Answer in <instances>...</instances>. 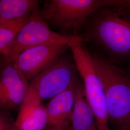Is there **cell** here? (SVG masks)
Returning <instances> with one entry per match:
<instances>
[{
	"mask_svg": "<svg viewBox=\"0 0 130 130\" xmlns=\"http://www.w3.org/2000/svg\"><path fill=\"white\" fill-rule=\"evenodd\" d=\"M69 47L49 44L28 49L8 61L13 62L27 80L62 56Z\"/></svg>",
	"mask_w": 130,
	"mask_h": 130,
	"instance_id": "obj_6",
	"label": "cell"
},
{
	"mask_svg": "<svg viewBox=\"0 0 130 130\" xmlns=\"http://www.w3.org/2000/svg\"><path fill=\"white\" fill-rule=\"evenodd\" d=\"M73 65L61 56L36 75L29 84L26 99L36 104L52 99L68 88L75 79Z\"/></svg>",
	"mask_w": 130,
	"mask_h": 130,
	"instance_id": "obj_5",
	"label": "cell"
},
{
	"mask_svg": "<svg viewBox=\"0 0 130 130\" xmlns=\"http://www.w3.org/2000/svg\"><path fill=\"white\" fill-rule=\"evenodd\" d=\"M35 0H0V22L27 18L38 10Z\"/></svg>",
	"mask_w": 130,
	"mask_h": 130,
	"instance_id": "obj_10",
	"label": "cell"
},
{
	"mask_svg": "<svg viewBox=\"0 0 130 130\" xmlns=\"http://www.w3.org/2000/svg\"><path fill=\"white\" fill-rule=\"evenodd\" d=\"M17 129H18V128H17ZM18 130H19V129H18Z\"/></svg>",
	"mask_w": 130,
	"mask_h": 130,
	"instance_id": "obj_20",
	"label": "cell"
},
{
	"mask_svg": "<svg viewBox=\"0 0 130 130\" xmlns=\"http://www.w3.org/2000/svg\"><path fill=\"white\" fill-rule=\"evenodd\" d=\"M89 130H98L95 123V124H94V125H93Z\"/></svg>",
	"mask_w": 130,
	"mask_h": 130,
	"instance_id": "obj_17",
	"label": "cell"
},
{
	"mask_svg": "<svg viewBox=\"0 0 130 130\" xmlns=\"http://www.w3.org/2000/svg\"><path fill=\"white\" fill-rule=\"evenodd\" d=\"M29 84L24 78L14 87L0 93V109L9 111L22 105L28 94Z\"/></svg>",
	"mask_w": 130,
	"mask_h": 130,
	"instance_id": "obj_11",
	"label": "cell"
},
{
	"mask_svg": "<svg viewBox=\"0 0 130 130\" xmlns=\"http://www.w3.org/2000/svg\"><path fill=\"white\" fill-rule=\"evenodd\" d=\"M2 61L0 60V70L2 69V67H3V66H2Z\"/></svg>",
	"mask_w": 130,
	"mask_h": 130,
	"instance_id": "obj_18",
	"label": "cell"
},
{
	"mask_svg": "<svg viewBox=\"0 0 130 130\" xmlns=\"http://www.w3.org/2000/svg\"><path fill=\"white\" fill-rule=\"evenodd\" d=\"M47 122L46 107L25 99L14 124L19 130H44L46 128Z\"/></svg>",
	"mask_w": 130,
	"mask_h": 130,
	"instance_id": "obj_8",
	"label": "cell"
},
{
	"mask_svg": "<svg viewBox=\"0 0 130 130\" xmlns=\"http://www.w3.org/2000/svg\"><path fill=\"white\" fill-rule=\"evenodd\" d=\"M81 37L79 35L63 36L55 32L49 28L42 19L39 11L33 13L24 25L14 41L2 55L8 61L28 49L49 44H70Z\"/></svg>",
	"mask_w": 130,
	"mask_h": 130,
	"instance_id": "obj_4",
	"label": "cell"
},
{
	"mask_svg": "<svg viewBox=\"0 0 130 130\" xmlns=\"http://www.w3.org/2000/svg\"><path fill=\"white\" fill-rule=\"evenodd\" d=\"M92 58L102 84L109 120L121 128L130 117V79L107 59L99 56Z\"/></svg>",
	"mask_w": 130,
	"mask_h": 130,
	"instance_id": "obj_2",
	"label": "cell"
},
{
	"mask_svg": "<svg viewBox=\"0 0 130 130\" xmlns=\"http://www.w3.org/2000/svg\"><path fill=\"white\" fill-rule=\"evenodd\" d=\"M8 130H18L17 128L14 124V121H11Z\"/></svg>",
	"mask_w": 130,
	"mask_h": 130,
	"instance_id": "obj_15",
	"label": "cell"
},
{
	"mask_svg": "<svg viewBox=\"0 0 130 130\" xmlns=\"http://www.w3.org/2000/svg\"><path fill=\"white\" fill-rule=\"evenodd\" d=\"M127 128H130V117L129 119H128V120L126 122L125 124L123 126H122L121 128H120V129L121 130L123 129Z\"/></svg>",
	"mask_w": 130,
	"mask_h": 130,
	"instance_id": "obj_16",
	"label": "cell"
},
{
	"mask_svg": "<svg viewBox=\"0 0 130 130\" xmlns=\"http://www.w3.org/2000/svg\"><path fill=\"white\" fill-rule=\"evenodd\" d=\"M30 15L18 20L0 22V54L14 41Z\"/></svg>",
	"mask_w": 130,
	"mask_h": 130,
	"instance_id": "obj_12",
	"label": "cell"
},
{
	"mask_svg": "<svg viewBox=\"0 0 130 130\" xmlns=\"http://www.w3.org/2000/svg\"><path fill=\"white\" fill-rule=\"evenodd\" d=\"M7 111L0 109V130H8L11 120L9 119Z\"/></svg>",
	"mask_w": 130,
	"mask_h": 130,
	"instance_id": "obj_13",
	"label": "cell"
},
{
	"mask_svg": "<svg viewBox=\"0 0 130 130\" xmlns=\"http://www.w3.org/2000/svg\"><path fill=\"white\" fill-rule=\"evenodd\" d=\"M117 3L118 0H52L39 13L47 24L76 33L96 11Z\"/></svg>",
	"mask_w": 130,
	"mask_h": 130,
	"instance_id": "obj_3",
	"label": "cell"
},
{
	"mask_svg": "<svg viewBox=\"0 0 130 130\" xmlns=\"http://www.w3.org/2000/svg\"><path fill=\"white\" fill-rule=\"evenodd\" d=\"M77 80L74 79L69 87L52 98L46 107L48 130H68L71 122Z\"/></svg>",
	"mask_w": 130,
	"mask_h": 130,
	"instance_id": "obj_7",
	"label": "cell"
},
{
	"mask_svg": "<svg viewBox=\"0 0 130 130\" xmlns=\"http://www.w3.org/2000/svg\"><path fill=\"white\" fill-rule=\"evenodd\" d=\"M121 130H130V128H127L123 129Z\"/></svg>",
	"mask_w": 130,
	"mask_h": 130,
	"instance_id": "obj_19",
	"label": "cell"
},
{
	"mask_svg": "<svg viewBox=\"0 0 130 130\" xmlns=\"http://www.w3.org/2000/svg\"><path fill=\"white\" fill-rule=\"evenodd\" d=\"M95 123L93 110L86 97L84 86L77 81L71 125L68 130H89Z\"/></svg>",
	"mask_w": 130,
	"mask_h": 130,
	"instance_id": "obj_9",
	"label": "cell"
},
{
	"mask_svg": "<svg viewBox=\"0 0 130 130\" xmlns=\"http://www.w3.org/2000/svg\"><path fill=\"white\" fill-rule=\"evenodd\" d=\"M85 25L83 41L95 43L114 58H130V8L117 5L103 7Z\"/></svg>",
	"mask_w": 130,
	"mask_h": 130,
	"instance_id": "obj_1",
	"label": "cell"
},
{
	"mask_svg": "<svg viewBox=\"0 0 130 130\" xmlns=\"http://www.w3.org/2000/svg\"><path fill=\"white\" fill-rule=\"evenodd\" d=\"M117 5L130 8V0H118Z\"/></svg>",
	"mask_w": 130,
	"mask_h": 130,
	"instance_id": "obj_14",
	"label": "cell"
}]
</instances>
